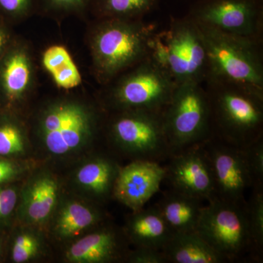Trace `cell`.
Segmentation results:
<instances>
[{
  "label": "cell",
  "mask_w": 263,
  "mask_h": 263,
  "mask_svg": "<svg viewBox=\"0 0 263 263\" xmlns=\"http://www.w3.org/2000/svg\"><path fill=\"white\" fill-rule=\"evenodd\" d=\"M157 27L143 19L95 18L86 34L95 80L105 86L149 56Z\"/></svg>",
  "instance_id": "1"
},
{
  "label": "cell",
  "mask_w": 263,
  "mask_h": 263,
  "mask_svg": "<svg viewBox=\"0 0 263 263\" xmlns=\"http://www.w3.org/2000/svg\"><path fill=\"white\" fill-rule=\"evenodd\" d=\"M203 84L210 103L212 138L242 148L263 138V91L214 77Z\"/></svg>",
  "instance_id": "2"
},
{
  "label": "cell",
  "mask_w": 263,
  "mask_h": 263,
  "mask_svg": "<svg viewBox=\"0 0 263 263\" xmlns=\"http://www.w3.org/2000/svg\"><path fill=\"white\" fill-rule=\"evenodd\" d=\"M149 56L176 84H204L209 75V57L201 31L187 15L172 18L168 27L156 31Z\"/></svg>",
  "instance_id": "3"
},
{
  "label": "cell",
  "mask_w": 263,
  "mask_h": 263,
  "mask_svg": "<svg viewBox=\"0 0 263 263\" xmlns=\"http://www.w3.org/2000/svg\"><path fill=\"white\" fill-rule=\"evenodd\" d=\"M35 129L45 147L57 156L86 146L98 129V110L86 100L63 97L50 100L35 117Z\"/></svg>",
  "instance_id": "4"
},
{
  "label": "cell",
  "mask_w": 263,
  "mask_h": 263,
  "mask_svg": "<svg viewBox=\"0 0 263 263\" xmlns=\"http://www.w3.org/2000/svg\"><path fill=\"white\" fill-rule=\"evenodd\" d=\"M176 85L148 56L103 86V102L112 111L143 110L162 113Z\"/></svg>",
  "instance_id": "5"
},
{
  "label": "cell",
  "mask_w": 263,
  "mask_h": 263,
  "mask_svg": "<svg viewBox=\"0 0 263 263\" xmlns=\"http://www.w3.org/2000/svg\"><path fill=\"white\" fill-rule=\"evenodd\" d=\"M197 24L209 57L208 78L233 81L263 91L262 41L231 35Z\"/></svg>",
  "instance_id": "6"
},
{
  "label": "cell",
  "mask_w": 263,
  "mask_h": 263,
  "mask_svg": "<svg viewBox=\"0 0 263 263\" xmlns=\"http://www.w3.org/2000/svg\"><path fill=\"white\" fill-rule=\"evenodd\" d=\"M202 208L195 231L226 262L259 260L249 226L247 200L235 203L217 198Z\"/></svg>",
  "instance_id": "7"
},
{
  "label": "cell",
  "mask_w": 263,
  "mask_h": 263,
  "mask_svg": "<svg viewBox=\"0 0 263 263\" xmlns=\"http://www.w3.org/2000/svg\"><path fill=\"white\" fill-rule=\"evenodd\" d=\"M162 116L164 133L173 154L212 138L210 103L203 84L176 85Z\"/></svg>",
  "instance_id": "8"
},
{
  "label": "cell",
  "mask_w": 263,
  "mask_h": 263,
  "mask_svg": "<svg viewBox=\"0 0 263 263\" xmlns=\"http://www.w3.org/2000/svg\"><path fill=\"white\" fill-rule=\"evenodd\" d=\"M114 113L108 125L110 138L135 160L160 163L173 155L164 133L162 113L143 110Z\"/></svg>",
  "instance_id": "9"
},
{
  "label": "cell",
  "mask_w": 263,
  "mask_h": 263,
  "mask_svg": "<svg viewBox=\"0 0 263 263\" xmlns=\"http://www.w3.org/2000/svg\"><path fill=\"white\" fill-rule=\"evenodd\" d=\"M214 184V197L224 201L245 203L246 191L254 186L253 174L247 148L233 146L216 138L202 143Z\"/></svg>",
  "instance_id": "10"
},
{
  "label": "cell",
  "mask_w": 263,
  "mask_h": 263,
  "mask_svg": "<svg viewBox=\"0 0 263 263\" xmlns=\"http://www.w3.org/2000/svg\"><path fill=\"white\" fill-rule=\"evenodd\" d=\"M187 15L219 32L262 41V0H201Z\"/></svg>",
  "instance_id": "11"
},
{
  "label": "cell",
  "mask_w": 263,
  "mask_h": 263,
  "mask_svg": "<svg viewBox=\"0 0 263 263\" xmlns=\"http://www.w3.org/2000/svg\"><path fill=\"white\" fill-rule=\"evenodd\" d=\"M37 80V65L32 45L15 35L0 57V99L13 109L31 96Z\"/></svg>",
  "instance_id": "12"
},
{
  "label": "cell",
  "mask_w": 263,
  "mask_h": 263,
  "mask_svg": "<svg viewBox=\"0 0 263 263\" xmlns=\"http://www.w3.org/2000/svg\"><path fill=\"white\" fill-rule=\"evenodd\" d=\"M168 160L164 180L171 189L203 201L214 197L212 172L202 143L175 152Z\"/></svg>",
  "instance_id": "13"
},
{
  "label": "cell",
  "mask_w": 263,
  "mask_h": 263,
  "mask_svg": "<svg viewBox=\"0 0 263 263\" xmlns=\"http://www.w3.org/2000/svg\"><path fill=\"white\" fill-rule=\"evenodd\" d=\"M164 177L165 168L159 162L134 160L120 168L114 183V195L133 212L139 210L160 191Z\"/></svg>",
  "instance_id": "14"
},
{
  "label": "cell",
  "mask_w": 263,
  "mask_h": 263,
  "mask_svg": "<svg viewBox=\"0 0 263 263\" xmlns=\"http://www.w3.org/2000/svg\"><path fill=\"white\" fill-rule=\"evenodd\" d=\"M126 232L137 247L157 250H162L174 233L155 205L134 211Z\"/></svg>",
  "instance_id": "15"
},
{
  "label": "cell",
  "mask_w": 263,
  "mask_h": 263,
  "mask_svg": "<svg viewBox=\"0 0 263 263\" xmlns=\"http://www.w3.org/2000/svg\"><path fill=\"white\" fill-rule=\"evenodd\" d=\"M120 235L111 228H105L81 238L67 252L71 262H108L122 257Z\"/></svg>",
  "instance_id": "16"
},
{
  "label": "cell",
  "mask_w": 263,
  "mask_h": 263,
  "mask_svg": "<svg viewBox=\"0 0 263 263\" xmlns=\"http://www.w3.org/2000/svg\"><path fill=\"white\" fill-rule=\"evenodd\" d=\"M155 206L174 233L195 231L203 200L170 188Z\"/></svg>",
  "instance_id": "17"
},
{
  "label": "cell",
  "mask_w": 263,
  "mask_h": 263,
  "mask_svg": "<svg viewBox=\"0 0 263 263\" xmlns=\"http://www.w3.org/2000/svg\"><path fill=\"white\" fill-rule=\"evenodd\" d=\"M162 251L167 263L226 262L196 231L173 233Z\"/></svg>",
  "instance_id": "18"
},
{
  "label": "cell",
  "mask_w": 263,
  "mask_h": 263,
  "mask_svg": "<svg viewBox=\"0 0 263 263\" xmlns=\"http://www.w3.org/2000/svg\"><path fill=\"white\" fill-rule=\"evenodd\" d=\"M58 187L56 181L48 176L34 179L24 195V209L27 219L42 223L51 215L56 205Z\"/></svg>",
  "instance_id": "19"
},
{
  "label": "cell",
  "mask_w": 263,
  "mask_h": 263,
  "mask_svg": "<svg viewBox=\"0 0 263 263\" xmlns=\"http://www.w3.org/2000/svg\"><path fill=\"white\" fill-rule=\"evenodd\" d=\"M119 171L120 167L112 161L98 158L82 166L76 178L86 191L95 197L103 198L113 192Z\"/></svg>",
  "instance_id": "20"
},
{
  "label": "cell",
  "mask_w": 263,
  "mask_h": 263,
  "mask_svg": "<svg viewBox=\"0 0 263 263\" xmlns=\"http://www.w3.org/2000/svg\"><path fill=\"white\" fill-rule=\"evenodd\" d=\"M100 220L102 214L98 211L78 202H70L59 213L55 231L62 238H72Z\"/></svg>",
  "instance_id": "21"
},
{
  "label": "cell",
  "mask_w": 263,
  "mask_h": 263,
  "mask_svg": "<svg viewBox=\"0 0 263 263\" xmlns=\"http://www.w3.org/2000/svg\"><path fill=\"white\" fill-rule=\"evenodd\" d=\"M159 0H95L90 13L95 18L143 19Z\"/></svg>",
  "instance_id": "22"
},
{
  "label": "cell",
  "mask_w": 263,
  "mask_h": 263,
  "mask_svg": "<svg viewBox=\"0 0 263 263\" xmlns=\"http://www.w3.org/2000/svg\"><path fill=\"white\" fill-rule=\"evenodd\" d=\"M25 129L13 116L0 117V155H18L24 151Z\"/></svg>",
  "instance_id": "23"
},
{
  "label": "cell",
  "mask_w": 263,
  "mask_h": 263,
  "mask_svg": "<svg viewBox=\"0 0 263 263\" xmlns=\"http://www.w3.org/2000/svg\"><path fill=\"white\" fill-rule=\"evenodd\" d=\"M247 211L254 250L260 260L263 249V185L252 186L250 198L247 200Z\"/></svg>",
  "instance_id": "24"
},
{
  "label": "cell",
  "mask_w": 263,
  "mask_h": 263,
  "mask_svg": "<svg viewBox=\"0 0 263 263\" xmlns=\"http://www.w3.org/2000/svg\"><path fill=\"white\" fill-rule=\"evenodd\" d=\"M38 11L54 19L84 16L91 11L95 0H37Z\"/></svg>",
  "instance_id": "25"
},
{
  "label": "cell",
  "mask_w": 263,
  "mask_h": 263,
  "mask_svg": "<svg viewBox=\"0 0 263 263\" xmlns=\"http://www.w3.org/2000/svg\"><path fill=\"white\" fill-rule=\"evenodd\" d=\"M37 0H0V16L13 25L37 13Z\"/></svg>",
  "instance_id": "26"
},
{
  "label": "cell",
  "mask_w": 263,
  "mask_h": 263,
  "mask_svg": "<svg viewBox=\"0 0 263 263\" xmlns=\"http://www.w3.org/2000/svg\"><path fill=\"white\" fill-rule=\"evenodd\" d=\"M72 61L67 48L61 45H53L46 48L41 59L43 67L50 75Z\"/></svg>",
  "instance_id": "27"
},
{
  "label": "cell",
  "mask_w": 263,
  "mask_h": 263,
  "mask_svg": "<svg viewBox=\"0 0 263 263\" xmlns=\"http://www.w3.org/2000/svg\"><path fill=\"white\" fill-rule=\"evenodd\" d=\"M53 83L60 89H76L82 84V77L74 61L63 66L51 75Z\"/></svg>",
  "instance_id": "28"
},
{
  "label": "cell",
  "mask_w": 263,
  "mask_h": 263,
  "mask_svg": "<svg viewBox=\"0 0 263 263\" xmlns=\"http://www.w3.org/2000/svg\"><path fill=\"white\" fill-rule=\"evenodd\" d=\"M37 242L29 234L18 235L13 247V259L15 262H27L32 258L37 251Z\"/></svg>",
  "instance_id": "29"
},
{
  "label": "cell",
  "mask_w": 263,
  "mask_h": 263,
  "mask_svg": "<svg viewBox=\"0 0 263 263\" xmlns=\"http://www.w3.org/2000/svg\"><path fill=\"white\" fill-rule=\"evenodd\" d=\"M246 148L255 181L254 185H263V138H259Z\"/></svg>",
  "instance_id": "30"
},
{
  "label": "cell",
  "mask_w": 263,
  "mask_h": 263,
  "mask_svg": "<svg viewBox=\"0 0 263 263\" xmlns=\"http://www.w3.org/2000/svg\"><path fill=\"white\" fill-rule=\"evenodd\" d=\"M127 259L135 263H167L162 250L139 247L127 254Z\"/></svg>",
  "instance_id": "31"
},
{
  "label": "cell",
  "mask_w": 263,
  "mask_h": 263,
  "mask_svg": "<svg viewBox=\"0 0 263 263\" xmlns=\"http://www.w3.org/2000/svg\"><path fill=\"white\" fill-rule=\"evenodd\" d=\"M17 202L16 191L13 188L0 190V219L9 216Z\"/></svg>",
  "instance_id": "32"
},
{
  "label": "cell",
  "mask_w": 263,
  "mask_h": 263,
  "mask_svg": "<svg viewBox=\"0 0 263 263\" xmlns=\"http://www.w3.org/2000/svg\"><path fill=\"white\" fill-rule=\"evenodd\" d=\"M11 26V24L0 16V57L15 37Z\"/></svg>",
  "instance_id": "33"
},
{
  "label": "cell",
  "mask_w": 263,
  "mask_h": 263,
  "mask_svg": "<svg viewBox=\"0 0 263 263\" xmlns=\"http://www.w3.org/2000/svg\"><path fill=\"white\" fill-rule=\"evenodd\" d=\"M18 172V167L16 164L10 161L0 159V183L13 179Z\"/></svg>",
  "instance_id": "34"
}]
</instances>
